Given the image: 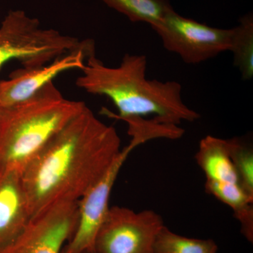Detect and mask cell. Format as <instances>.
I'll return each mask as SVG.
<instances>
[{"mask_svg":"<svg viewBox=\"0 0 253 253\" xmlns=\"http://www.w3.org/2000/svg\"><path fill=\"white\" fill-rule=\"evenodd\" d=\"M79 50L95 54L94 41L41 28L39 20L23 10L10 11L0 26V68L14 60L23 68L41 67Z\"/></svg>","mask_w":253,"mask_h":253,"instance_id":"obj_4","label":"cell"},{"mask_svg":"<svg viewBox=\"0 0 253 253\" xmlns=\"http://www.w3.org/2000/svg\"><path fill=\"white\" fill-rule=\"evenodd\" d=\"M132 22L149 23L161 21L172 7L168 0H102Z\"/></svg>","mask_w":253,"mask_h":253,"instance_id":"obj_14","label":"cell"},{"mask_svg":"<svg viewBox=\"0 0 253 253\" xmlns=\"http://www.w3.org/2000/svg\"><path fill=\"white\" fill-rule=\"evenodd\" d=\"M3 108L0 104V126H1V118H2Z\"/></svg>","mask_w":253,"mask_h":253,"instance_id":"obj_17","label":"cell"},{"mask_svg":"<svg viewBox=\"0 0 253 253\" xmlns=\"http://www.w3.org/2000/svg\"><path fill=\"white\" fill-rule=\"evenodd\" d=\"M121 150L116 129L86 106L21 174L31 218L57 203L79 201Z\"/></svg>","mask_w":253,"mask_h":253,"instance_id":"obj_1","label":"cell"},{"mask_svg":"<svg viewBox=\"0 0 253 253\" xmlns=\"http://www.w3.org/2000/svg\"><path fill=\"white\" fill-rule=\"evenodd\" d=\"M144 55L126 54L116 67L106 66L91 55L76 84L89 94L109 98L118 113L106 108L101 113L115 119L153 116L158 123L179 126L182 121L194 122L201 118L184 104L179 83L148 79Z\"/></svg>","mask_w":253,"mask_h":253,"instance_id":"obj_2","label":"cell"},{"mask_svg":"<svg viewBox=\"0 0 253 253\" xmlns=\"http://www.w3.org/2000/svg\"><path fill=\"white\" fill-rule=\"evenodd\" d=\"M151 210L136 212L129 208H109L95 238L94 253H156L155 242L164 226Z\"/></svg>","mask_w":253,"mask_h":253,"instance_id":"obj_6","label":"cell"},{"mask_svg":"<svg viewBox=\"0 0 253 253\" xmlns=\"http://www.w3.org/2000/svg\"><path fill=\"white\" fill-rule=\"evenodd\" d=\"M156 253H217L218 246L212 239L186 237L164 226L155 242Z\"/></svg>","mask_w":253,"mask_h":253,"instance_id":"obj_15","label":"cell"},{"mask_svg":"<svg viewBox=\"0 0 253 253\" xmlns=\"http://www.w3.org/2000/svg\"><path fill=\"white\" fill-rule=\"evenodd\" d=\"M234 55V64L239 68L244 81L253 77V16L245 15L239 24L232 28L231 48Z\"/></svg>","mask_w":253,"mask_h":253,"instance_id":"obj_13","label":"cell"},{"mask_svg":"<svg viewBox=\"0 0 253 253\" xmlns=\"http://www.w3.org/2000/svg\"><path fill=\"white\" fill-rule=\"evenodd\" d=\"M151 26L165 49L188 64H199L230 50L232 28L211 27L181 16L173 9Z\"/></svg>","mask_w":253,"mask_h":253,"instance_id":"obj_5","label":"cell"},{"mask_svg":"<svg viewBox=\"0 0 253 253\" xmlns=\"http://www.w3.org/2000/svg\"><path fill=\"white\" fill-rule=\"evenodd\" d=\"M78 201H62L46 208L29 222L0 253H62L77 226Z\"/></svg>","mask_w":253,"mask_h":253,"instance_id":"obj_7","label":"cell"},{"mask_svg":"<svg viewBox=\"0 0 253 253\" xmlns=\"http://www.w3.org/2000/svg\"><path fill=\"white\" fill-rule=\"evenodd\" d=\"M31 219L21 173L0 172V249L16 239Z\"/></svg>","mask_w":253,"mask_h":253,"instance_id":"obj_10","label":"cell"},{"mask_svg":"<svg viewBox=\"0 0 253 253\" xmlns=\"http://www.w3.org/2000/svg\"><path fill=\"white\" fill-rule=\"evenodd\" d=\"M195 159L207 180L240 184L229 156L227 139L206 136L200 141Z\"/></svg>","mask_w":253,"mask_h":253,"instance_id":"obj_11","label":"cell"},{"mask_svg":"<svg viewBox=\"0 0 253 253\" xmlns=\"http://www.w3.org/2000/svg\"><path fill=\"white\" fill-rule=\"evenodd\" d=\"M229 156L239 176L240 185L253 199V151L239 139H227Z\"/></svg>","mask_w":253,"mask_h":253,"instance_id":"obj_16","label":"cell"},{"mask_svg":"<svg viewBox=\"0 0 253 253\" xmlns=\"http://www.w3.org/2000/svg\"><path fill=\"white\" fill-rule=\"evenodd\" d=\"M94 54L79 50L41 67L23 68L12 72L9 79L0 81V104L6 109L31 99L63 73L83 69L84 61Z\"/></svg>","mask_w":253,"mask_h":253,"instance_id":"obj_9","label":"cell"},{"mask_svg":"<svg viewBox=\"0 0 253 253\" xmlns=\"http://www.w3.org/2000/svg\"><path fill=\"white\" fill-rule=\"evenodd\" d=\"M139 145L130 140L109 169L78 201V219L74 234L62 253H94L95 238L109 211L111 191L123 164Z\"/></svg>","mask_w":253,"mask_h":253,"instance_id":"obj_8","label":"cell"},{"mask_svg":"<svg viewBox=\"0 0 253 253\" xmlns=\"http://www.w3.org/2000/svg\"><path fill=\"white\" fill-rule=\"evenodd\" d=\"M85 106L83 101L63 97L52 82L31 99L3 109L0 172L22 174L48 143Z\"/></svg>","mask_w":253,"mask_h":253,"instance_id":"obj_3","label":"cell"},{"mask_svg":"<svg viewBox=\"0 0 253 253\" xmlns=\"http://www.w3.org/2000/svg\"><path fill=\"white\" fill-rule=\"evenodd\" d=\"M205 190L232 209L241 224V233L249 242H253V199L239 184L207 180Z\"/></svg>","mask_w":253,"mask_h":253,"instance_id":"obj_12","label":"cell"}]
</instances>
